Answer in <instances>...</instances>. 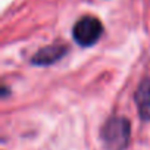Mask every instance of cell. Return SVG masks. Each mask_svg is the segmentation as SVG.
Wrapping results in <instances>:
<instances>
[{
	"label": "cell",
	"mask_w": 150,
	"mask_h": 150,
	"mask_svg": "<svg viewBox=\"0 0 150 150\" xmlns=\"http://www.w3.org/2000/svg\"><path fill=\"white\" fill-rule=\"evenodd\" d=\"M68 53V47L65 44H52L40 49L31 59V63L37 66H49L60 60Z\"/></svg>",
	"instance_id": "3957f363"
},
{
	"label": "cell",
	"mask_w": 150,
	"mask_h": 150,
	"mask_svg": "<svg viewBox=\"0 0 150 150\" xmlns=\"http://www.w3.org/2000/svg\"><path fill=\"white\" fill-rule=\"evenodd\" d=\"M103 34V25L100 19L94 16H83L75 22L72 28L74 40L81 47H90L94 46Z\"/></svg>",
	"instance_id": "7a4b0ae2"
},
{
	"label": "cell",
	"mask_w": 150,
	"mask_h": 150,
	"mask_svg": "<svg viewBox=\"0 0 150 150\" xmlns=\"http://www.w3.org/2000/svg\"><path fill=\"white\" fill-rule=\"evenodd\" d=\"M134 100L140 118L143 121H150V78H146L140 83L135 90Z\"/></svg>",
	"instance_id": "277c9868"
},
{
	"label": "cell",
	"mask_w": 150,
	"mask_h": 150,
	"mask_svg": "<svg viewBox=\"0 0 150 150\" xmlns=\"http://www.w3.org/2000/svg\"><path fill=\"white\" fill-rule=\"evenodd\" d=\"M131 137V124L127 118L113 116L105 122L100 138L108 150H124Z\"/></svg>",
	"instance_id": "6da1fadb"
}]
</instances>
